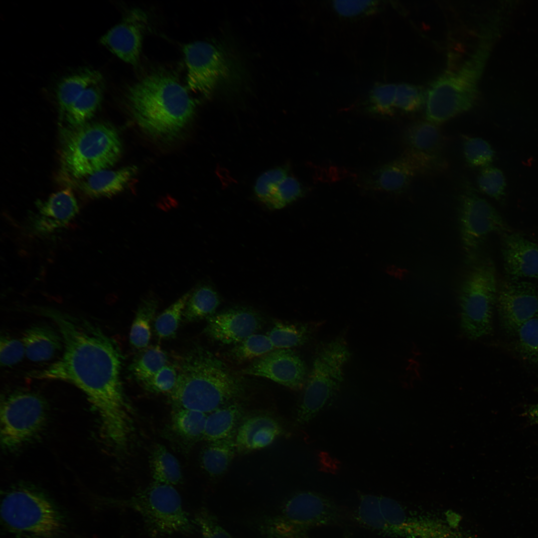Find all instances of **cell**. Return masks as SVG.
<instances>
[{
  "instance_id": "db71d44e",
  "label": "cell",
  "mask_w": 538,
  "mask_h": 538,
  "mask_svg": "<svg viewBox=\"0 0 538 538\" xmlns=\"http://www.w3.org/2000/svg\"><path fill=\"white\" fill-rule=\"evenodd\" d=\"M343 538H352L351 535L348 532L344 534Z\"/></svg>"
},
{
  "instance_id": "ba28073f",
  "label": "cell",
  "mask_w": 538,
  "mask_h": 538,
  "mask_svg": "<svg viewBox=\"0 0 538 538\" xmlns=\"http://www.w3.org/2000/svg\"><path fill=\"white\" fill-rule=\"evenodd\" d=\"M497 293L493 263L487 260L474 263L465 275L459 292L461 326L469 339H477L492 331Z\"/></svg>"
},
{
  "instance_id": "f35d334b",
  "label": "cell",
  "mask_w": 538,
  "mask_h": 538,
  "mask_svg": "<svg viewBox=\"0 0 538 538\" xmlns=\"http://www.w3.org/2000/svg\"><path fill=\"white\" fill-rule=\"evenodd\" d=\"M517 334L519 351L523 358L538 364V314L525 322Z\"/></svg>"
},
{
  "instance_id": "f546056e",
  "label": "cell",
  "mask_w": 538,
  "mask_h": 538,
  "mask_svg": "<svg viewBox=\"0 0 538 538\" xmlns=\"http://www.w3.org/2000/svg\"><path fill=\"white\" fill-rule=\"evenodd\" d=\"M220 304L217 293L208 285H201L190 292L184 310L182 321L192 322L215 314Z\"/></svg>"
},
{
  "instance_id": "bcb514c9",
  "label": "cell",
  "mask_w": 538,
  "mask_h": 538,
  "mask_svg": "<svg viewBox=\"0 0 538 538\" xmlns=\"http://www.w3.org/2000/svg\"><path fill=\"white\" fill-rule=\"evenodd\" d=\"M262 532L266 538H306V532L294 527L281 515L267 519Z\"/></svg>"
},
{
  "instance_id": "52a82bcc",
  "label": "cell",
  "mask_w": 538,
  "mask_h": 538,
  "mask_svg": "<svg viewBox=\"0 0 538 538\" xmlns=\"http://www.w3.org/2000/svg\"><path fill=\"white\" fill-rule=\"evenodd\" d=\"M110 502L140 514L153 538L191 534L194 530V523L184 509L179 494L170 485L153 482L128 499Z\"/></svg>"
},
{
  "instance_id": "b9f144b4",
  "label": "cell",
  "mask_w": 538,
  "mask_h": 538,
  "mask_svg": "<svg viewBox=\"0 0 538 538\" xmlns=\"http://www.w3.org/2000/svg\"><path fill=\"white\" fill-rule=\"evenodd\" d=\"M477 183L482 192L496 200L501 199L505 195V178L502 171L497 168L490 165L483 167Z\"/></svg>"
},
{
  "instance_id": "2e32d148",
  "label": "cell",
  "mask_w": 538,
  "mask_h": 538,
  "mask_svg": "<svg viewBox=\"0 0 538 538\" xmlns=\"http://www.w3.org/2000/svg\"><path fill=\"white\" fill-rule=\"evenodd\" d=\"M290 524L302 531L312 528L335 524L341 519L335 504L319 494L298 493L285 503L280 515Z\"/></svg>"
},
{
  "instance_id": "f1b7e54d",
  "label": "cell",
  "mask_w": 538,
  "mask_h": 538,
  "mask_svg": "<svg viewBox=\"0 0 538 538\" xmlns=\"http://www.w3.org/2000/svg\"><path fill=\"white\" fill-rule=\"evenodd\" d=\"M236 452L233 438L209 442L201 454V465L209 475L218 477L227 471Z\"/></svg>"
},
{
  "instance_id": "9a60e30c",
  "label": "cell",
  "mask_w": 538,
  "mask_h": 538,
  "mask_svg": "<svg viewBox=\"0 0 538 538\" xmlns=\"http://www.w3.org/2000/svg\"><path fill=\"white\" fill-rule=\"evenodd\" d=\"M405 140L406 149L403 155L417 173H431L446 167L442 156L444 138L437 125L427 121L412 124L405 132Z\"/></svg>"
},
{
  "instance_id": "f6af8a7d",
  "label": "cell",
  "mask_w": 538,
  "mask_h": 538,
  "mask_svg": "<svg viewBox=\"0 0 538 538\" xmlns=\"http://www.w3.org/2000/svg\"><path fill=\"white\" fill-rule=\"evenodd\" d=\"M304 192L297 179L287 176L277 186L268 207L273 209H281L302 197Z\"/></svg>"
},
{
  "instance_id": "5b68a950",
  "label": "cell",
  "mask_w": 538,
  "mask_h": 538,
  "mask_svg": "<svg viewBox=\"0 0 538 538\" xmlns=\"http://www.w3.org/2000/svg\"><path fill=\"white\" fill-rule=\"evenodd\" d=\"M4 525L18 538H57L64 519L59 508L37 490L20 487L9 491L0 505Z\"/></svg>"
},
{
  "instance_id": "f5cc1de1",
  "label": "cell",
  "mask_w": 538,
  "mask_h": 538,
  "mask_svg": "<svg viewBox=\"0 0 538 538\" xmlns=\"http://www.w3.org/2000/svg\"><path fill=\"white\" fill-rule=\"evenodd\" d=\"M459 520L460 518L457 514L450 512L449 514H447L446 522L451 527L456 528Z\"/></svg>"
},
{
  "instance_id": "484cf974",
  "label": "cell",
  "mask_w": 538,
  "mask_h": 538,
  "mask_svg": "<svg viewBox=\"0 0 538 538\" xmlns=\"http://www.w3.org/2000/svg\"><path fill=\"white\" fill-rule=\"evenodd\" d=\"M243 414V407L237 403H230L208 413L203 438L212 442L233 438Z\"/></svg>"
},
{
  "instance_id": "74e56055",
  "label": "cell",
  "mask_w": 538,
  "mask_h": 538,
  "mask_svg": "<svg viewBox=\"0 0 538 538\" xmlns=\"http://www.w3.org/2000/svg\"><path fill=\"white\" fill-rule=\"evenodd\" d=\"M274 349L267 335L255 333L236 344L231 354L235 360L243 362L257 359Z\"/></svg>"
},
{
  "instance_id": "44dd1931",
  "label": "cell",
  "mask_w": 538,
  "mask_h": 538,
  "mask_svg": "<svg viewBox=\"0 0 538 538\" xmlns=\"http://www.w3.org/2000/svg\"><path fill=\"white\" fill-rule=\"evenodd\" d=\"M38 213L33 219L34 228L40 233H52L67 225L77 215L79 206L73 192L66 188L36 202Z\"/></svg>"
},
{
  "instance_id": "c3c4849f",
  "label": "cell",
  "mask_w": 538,
  "mask_h": 538,
  "mask_svg": "<svg viewBox=\"0 0 538 538\" xmlns=\"http://www.w3.org/2000/svg\"><path fill=\"white\" fill-rule=\"evenodd\" d=\"M194 522L200 528L202 538H234L219 525L216 516L206 508L198 512Z\"/></svg>"
},
{
  "instance_id": "836d02e7",
  "label": "cell",
  "mask_w": 538,
  "mask_h": 538,
  "mask_svg": "<svg viewBox=\"0 0 538 538\" xmlns=\"http://www.w3.org/2000/svg\"><path fill=\"white\" fill-rule=\"evenodd\" d=\"M168 357L159 346L144 350L131 363L129 370L133 377L143 384L167 365Z\"/></svg>"
},
{
  "instance_id": "7c38bea8",
  "label": "cell",
  "mask_w": 538,
  "mask_h": 538,
  "mask_svg": "<svg viewBox=\"0 0 538 538\" xmlns=\"http://www.w3.org/2000/svg\"><path fill=\"white\" fill-rule=\"evenodd\" d=\"M458 219L462 247L470 262L476 261L479 248L488 235L507 229L497 211L471 192L463 194L460 199Z\"/></svg>"
},
{
  "instance_id": "681fc988",
  "label": "cell",
  "mask_w": 538,
  "mask_h": 538,
  "mask_svg": "<svg viewBox=\"0 0 538 538\" xmlns=\"http://www.w3.org/2000/svg\"><path fill=\"white\" fill-rule=\"evenodd\" d=\"M25 355L22 340L2 335L0 340V365L10 367L20 362Z\"/></svg>"
},
{
  "instance_id": "e575fe53",
  "label": "cell",
  "mask_w": 538,
  "mask_h": 538,
  "mask_svg": "<svg viewBox=\"0 0 538 538\" xmlns=\"http://www.w3.org/2000/svg\"><path fill=\"white\" fill-rule=\"evenodd\" d=\"M357 519L360 524L366 528L383 535L393 537L391 528L381 512L379 496L361 495L357 511Z\"/></svg>"
},
{
  "instance_id": "e0dca14e",
  "label": "cell",
  "mask_w": 538,
  "mask_h": 538,
  "mask_svg": "<svg viewBox=\"0 0 538 538\" xmlns=\"http://www.w3.org/2000/svg\"><path fill=\"white\" fill-rule=\"evenodd\" d=\"M243 372L298 390L304 385L306 367L299 356L291 350L276 349L255 359Z\"/></svg>"
},
{
  "instance_id": "7dc6e473",
  "label": "cell",
  "mask_w": 538,
  "mask_h": 538,
  "mask_svg": "<svg viewBox=\"0 0 538 538\" xmlns=\"http://www.w3.org/2000/svg\"><path fill=\"white\" fill-rule=\"evenodd\" d=\"M177 376L176 367L166 365L142 385L151 392L169 394L175 386Z\"/></svg>"
},
{
  "instance_id": "7a4b0ae2",
  "label": "cell",
  "mask_w": 538,
  "mask_h": 538,
  "mask_svg": "<svg viewBox=\"0 0 538 538\" xmlns=\"http://www.w3.org/2000/svg\"><path fill=\"white\" fill-rule=\"evenodd\" d=\"M132 116L139 127L157 139L171 141L178 137L193 118L196 102L174 76L150 73L128 89Z\"/></svg>"
},
{
  "instance_id": "4fadbf2b",
  "label": "cell",
  "mask_w": 538,
  "mask_h": 538,
  "mask_svg": "<svg viewBox=\"0 0 538 538\" xmlns=\"http://www.w3.org/2000/svg\"><path fill=\"white\" fill-rule=\"evenodd\" d=\"M381 512L393 537L402 538H468L439 518L408 510L396 500L379 496Z\"/></svg>"
},
{
  "instance_id": "4316f807",
  "label": "cell",
  "mask_w": 538,
  "mask_h": 538,
  "mask_svg": "<svg viewBox=\"0 0 538 538\" xmlns=\"http://www.w3.org/2000/svg\"><path fill=\"white\" fill-rule=\"evenodd\" d=\"M104 92L103 79L86 89L65 113L66 121L72 128L87 123L99 108Z\"/></svg>"
},
{
  "instance_id": "3957f363",
  "label": "cell",
  "mask_w": 538,
  "mask_h": 538,
  "mask_svg": "<svg viewBox=\"0 0 538 538\" xmlns=\"http://www.w3.org/2000/svg\"><path fill=\"white\" fill-rule=\"evenodd\" d=\"M175 386L169 393L174 408L208 414L240 397L242 382L227 366L201 347L187 351L179 365Z\"/></svg>"
},
{
  "instance_id": "6da1fadb",
  "label": "cell",
  "mask_w": 538,
  "mask_h": 538,
  "mask_svg": "<svg viewBox=\"0 0 538 538\" xmlns=\"http://www.w3.org/2000/svg\"><path fill=\"white\" fill-rule=\"evenodd\" d=\"M40 312L56 324L63 352L55 362L29 376L78 388L96 410L104 438L114 448L126 447L132 436L133 414L121 381L123 357L119 347L86 319L48 308Z\"/></svg>"
},
{
  "instance_id": "ffe728a7",
  "label": "cell",
  "mask_w": 538,
  "mask_h": 538,
  "mask_svg": "<svg viewBox=\"0 0 538 538\" xmlns=\"http://www.w3.org/2000/svg\"><path fill=\"white\" fill-rule=\"evenodd\" d=\"M143 16L132 12L101 37V43L121 60L136 65L141 49Z\"/></svg>"
},
{
  "instance_id": "9c48e42d",
  "label": "cell",
  "mask_w": 538,
  "mask_h": 538,
  "mask_svg": "<svg viewBox=\"0 0 538 538\" xmlns=\"http://www.w3.org/2000/svg\"><path fill=\"white\" fill-rule=\"evenodd\" d=\"M351 353L344 340L337 338L318 351L307 378L296 421L303 424L312 420L338 391L343 380V368Z\"/></svg>"
},
{
  "instance_id": "277c9868",
  "label": "cell",
  "mask_w": 538,
  "mask_h": 538,
  "mask_svg": "<svg viewBox=\"0 0 538 538\" xmlns=\"http://www.w3.org/2000/svg\"><path fill=\"white\" fill-rule=\"evenodd\" d=\"M63 139L62 163L66 172L76 179L110 169L122 153L118 132L104 122L71 128L64 132Z\"/></svg>"
},
{
  "instance_id": "d4e9b609",
  "label": "cell",
  "mask_w": 538,
  "mask_h": 538,
  "mask_svg": "<svg viewBox=\"0 0 538 538\" xmlns=\"http://www.w3.org/2000/svg\"><path fill=\"white\" fill-rule=\"evenodd\" d=\"M25 356L31 361H49L63 348L59 332L45 325L32 326L25 330L21 339Z\"/></svg>"
},
{
  "instance_id": "cb8c5ba5",
  "label": "cell",
  "mask_w": 538,
  "mask_h": 538,
  "mask_svg": "<svg viewBox=\"0 0 538 538\" xmlns=\"http://www.w3.org/2000/svg\"><path fill=\"white\" fill-rule=\"evenodd\" d=\"M417 172L404 155L375 170L366 180L371 189L393 193L404 190Z\"/></svg>"
},
{
  "instance_id": "30bf717a",
  "label": "cell",
  "mask_w": 538,
  "mask_h": 538,
  "mask_svg": "<svg viewBox=\"0 0 538 538\" xmlns=\"http://www.w3.org/2000/svg\"><path fill=\"white\" fill-rule=\"evenodd\" d=\"M187 66V87L209 96L222 86L240 79L237 64L224 47L206 41H195L183 48Z\"/></svg>"
},
{
  "instance_id": "7402d4cb",
  "label": "cell",
  "mask_w": 538,
  "mask_h": 538,
  "mask_svg": "<svg viewBox=\"0 0 538 538\" xmlns=\"http://www.w3.org/2000/svg\"><path fill=\"white\" fill-rule=\"evenodd\" d=\"M281 431L279 423L269 416L261 414L250 416L237 429L235 438L237 452H247L266 447L271 444Z\"/></svg>"
},
{
  "instance_id": "7bdbcfd3",
  "label": "cell",
  "mask_w": 538,
  "mask_h": 538,
  "mask_svg": "<svg viewBox=\"0 0 538 538\" xmlns=\"http://www.w3.org/2000/svg\"><path fill=\"white\" fill-rule=\"evenodd\" d=\"M288 168L279 167L270 169L261 175L255 186L258 199L266 206L269 204L279 183L287 176Z\"/></svg>"
},
{
  "instance_id": "8992f818",
  "label": "cell",
  "mask_w": 538,
  "mask_h": 538,
  "mask_svg": "<svg viewBox=\"0 0 538 538\" xmlns=\"http://www.w3.org/2000/svg\"><path fill=\"white\" fill-rule=\"evenodd\" d=\"M482 56L478 49L458 68L446 70L431 82L426 95L427 121L438 125L473 107L477 96Z\"/></svg>"
},
{
  "instance_id": "816d5d0a",
  "label": "cell",
  "mask_w": 538,
  "mask_h": 538,
  "mask_svg": "<svg viewBox=\"0 0 538 538\" xmlns=\"http://www.w3.org/2000/svg\"><path fill=\"white\" fill-rule=\"evenodd\" d=\"M524 414L531 423L538 424V402L528 406Z\"/></svg>"
},
{
  "instance_id": "ac0fdd59",
  "label": "cell",
  "mask_w": 538,
  "mask_h": 538,
  "mask_svg": "<svg viewBox=\"0 0 538 538\" xmlns=\"http://www.w3.org/2000/svg\"><path fill=\"white\" fill-rule=\"evenodd\" d=\"M207 319L205 334L226 345L237 344L256 333L262 323L259 315L245 309H231L214 314Z\"/></svg>"
},
{
  "instance_id": "60d3db41",
  "label": "cell",
  "mask_w": 538,
  "mask_h": 538,
  "mask_svg": "<svg viewBox=\"0 0 538 538\" xmlns=\"http://www.w3.org/2000/svg\"><path fill=\"white\" fill-rule=\"evenodd\" d=\"M397 86L394 84H380L372 90L369 109L371 112L382 116H392Z\"/></svg>"
},
{
  "instance_id": "83f0119b",
  "label": "cell",
  "mask_w": 538,
  "mask_h": 538,
  "mask_svg": "<svg viewBox=\"0 0 538 538\" xmlns=\"http://www.w3.org/2000/svg\"><path fill=\"white\" fill-rule=\"evenodd\" d=\"M103 79L95 70H86L64 78L59 83L56 97L60 111L64 115L88 87Z\"/></svg>"
},
{
  "instance_id": "ee69618b",
  "label": "cell",
  "mask_w": 538,
  "mask_h": 538,
  "mask_svg": "<svg viewBox=\"0 0 538 538\" xmlns=\"http://www.w3.org/2000/svg\"><path fill=\"white\" fill-rule=\"evenodd\" d=\"M422 88L409 84L397 85L394 107L406 112H415L422 107L426 100Z\"/></svg>"
},
{
  "instance_id": "603a6c76",
  "label": "cell",
  "mask_w": 538,
  "mask_h": 538,
  "mask_svg": "<svg viewBox=\"0 0 538 538\" xmlns=\"http://www.w3.org/2000/svg\"><path fill=\"white\" fill-rule=\"evenodd\" d=\"M137 170L135 165L116 170H103L84 178L80 184V188L86 195L91 198L112 197L127 187Z\"/></svg>"
},
{
  "instance_id": "ab89813d",
  "label": "cell",
  "mask_w": 538,
  "mask_h": 538,
  "mask_svg": "<svg viewBox=\"0 0 538 538\" xmlns=\"http://www.w3.org/2000/svg\"><path fill=\"white\" fill-rule=\"evenodd\" d=\"M463 153L467 163L474 167L489 166L494 157L490 144L479 137L464 136Z\"/></svg>"
},
{
  "instance_id": "5bb4252c",
  "label": "cell",
  "mask_w": 538,
  "mask_h": 538,
  "mask_svg": "<svg viewBox=\"0 0 538 538\" xmlns=\"http://www.w3.org/2000/svg\"><path fill=\"white\" fill-rule=\"evenodd\" d=\"M496 303L505 331L517 334L520 327L538 314V289L528 280L510 279L498 291Z\"/></svg>"
},
{
  "instance_id": "d6a6232c",
  "label": "cell",
  "mask_w": 538,
  "mask_h": 538,
  "mask_svg": "<svg viewBox=\"0 0 538 538\" xmlns=\"http://www.w3.org/2000/svg\"><path fill=\"white\" fill-rule=\"evenodd\" d=\"M172 425L181 437L195 441L203 438L208 414L182 408H174Z\"/></svg>"
},
{
  "instance_id": "f907efd6",
  "label": "cell",
  "mask_w": 538,
  "mask_h": 538,
  "mask_svg": "<svg viewBox=\"0 0 538 538\" xmlns=\"http://www.w3.org/2000/svg\"><path fill=\"white\" fill-rule=\"evenodd\" d=\"M376 0H334L336 11L344 17H354L372 12L378 5Z\"/></svg>"
},
{
  "instance_id": "1f68e13d",
  "label": "cell",
  "mask_w": 538,
  "mask_h": 538,
  "mask_svg": "<svg viewBox=\"0 0 538 538\" xmlns=\"http://www.w3.org/2000/svg\"><path fill=\"white\" fill-rule=\"evenodd\" d=\"M149 464L153 482L174 486L181 481L182 475L179 462L164 446H155Z\"/></svg>"
},
{
  "instance_id": "d6986e66",
  "label": "cell",
  "mask_w": 538,
  "mask_h": 538,
  "mask_svg": "<svg viewBox=\"0 0 538 538\" xmlns=\"http://www.w3.org/2000/svg\"><path fill=\"white\" fill-rule=\"evenodd\" d=\"M503 265L512 279H538V244L518 233L507 235L502 246Z\"/></svg>"
},
{
  "instance_id": "4dcf8cb0",
  "label": "cell",
  "mask_w": 538,
  "mask_h": 538,
  "mask_svg": "<svg viewBox=\"0 0 538 538\" xmlns=\"http://www.w3.org/2000/svg\"><path fill=\"white\" fill-rule=\"evenodd\" d=\"M158 302L151 295L139 304L130 332V342L133 347L140 349L146 347L151 338V324L157 309Z\"/></svg>"
},
{
  "instance_id": "d590c367",
  "label": "cell",
  "mask_w": 538,
  "mask_h": 538,
  "mask_svg": "<svg viewBox=\"0 0 538 538\" xmlns=\"http://www.w3.org/2000/svg\"><path fill=\"white\" fill-rule=\"evenodd\" d=\"M191 291L187 292L165 309L156 318L154 330L160 339H166L174 336L181 321L185 305Z\"/></svg>"
},
{
  "instance_id": "8fae6325",
  "label": "cell",
  "mask_w": 538,
  "mask_h": 538,
  "mask_svg": "<svg viewBox=\"0 0 538 538\" xmlns=\"http://www.w3.org/2000/svg\"><path fill=\"white\" fill-rule=\"evenodd\" d=\"M43 400L30 392H18L5 398L0 408V441L7 450L16 449L35 436L44 425Z\"/></svg>"
},
{
  "instance_id": "8d00e7d4",
  "label": "cell",
  "mask_w": 538,
  "mask_h": 538,
  "mask_svg": "<svg viewBox=\"0 0 538 538\" xmlns=\"http://www.w3.org/2000/svg\"><path fill=\"white\" fill-rule=\"evenodd\" d=\"M267 335L275 349H289L306 342L307 330L303 326L278 322Z\"/></svg>"
}]
</instances>
